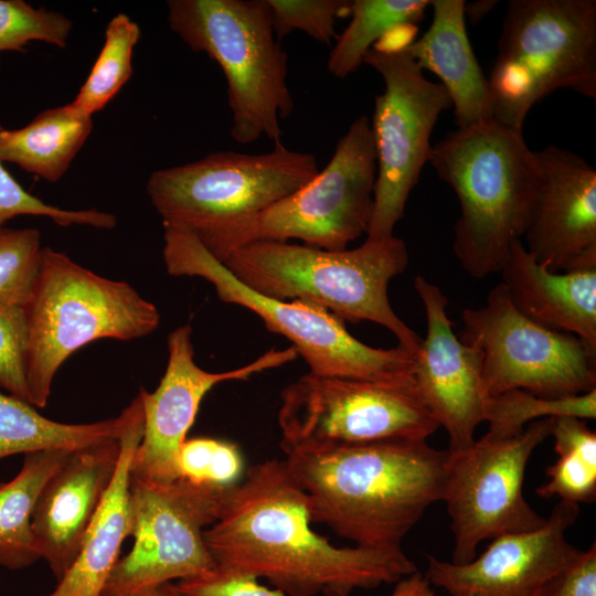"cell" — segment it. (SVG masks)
<instances>
[{
	"instance_id": "1",
	"label": "cell",
	"mask_w": 596,
	"mask_h": 596,
	"mask_svg": "<svg viewBox=\"0 0 596 596\" xmlns=\"http://www.w3.org/2000/svg\"><path fill=\"white\" fill-rule=\"evenodd\" d=\"M311 523L305 491L273 459L224 491L204 540L217 570L265 578L287 596H351L418 571L402 549L339 547Z\"/></svg>"
},
{
	"instance_id": "2",
	"label": "cell",
	"mask_w": 596,
	"mask_h": 596,
	"mask_svg": "<svg viewBox=\"0 0 596 596\" xmlns=\"http://www.w3.org/2000/svg\"><path fill=\"white\" fill-rule=\"evenodd\" d=\"M447 454L426 440L386 439L292 450L285 460L312 523L355 546L394 550L443 499Z\"/></svg>"
},
{
	"instance_id": "3",
	"label": "cell",
	"mask_w": 596,
	"mask_h": 596,
	"mask_svg": "<svg viewBox=\"0 0 596 596\" xmlns=\"http://www.w3.org/2000/svg\"><path fill=\"white\" fill-rule=\"evenodd\" d=\"M428 162L460 205L453 249L461 267L477 279L500 273L524 235L540 177L522 130L494 119L457 128L433 146Z\"/></svg>"
},
{
	"instance_id": "4",
	"label": "cell",
	"mask_w": 596,
	"mask_h": 596,
	"mask_svg": "<svg viewBox=\"0 0 596 596\" xmlns=\"http://www.w3.org/2000/svg\"><path fill=\"white\" fill-rule=\"evenodd\" d=\"M221 263L258 294L309 302L343 321H372L390 330L407 352L419 349L422 339L389 300L390 281L408 264L406 243L395 235L342 251L257 241L234 248Z\"/></svg>"
},
{
	"instance_id": "5",
	"label": "cell",
	"mask_w": 596,
	"mask_h": 596,
	"mask_svg": "<svg viewBox=\"0 0 596 596\" xmlns=\"http://www.w3.org/2000/svg\"><path fill=\"white\" fill-rule=\"evenodd\" d=\"M168 23L194 52L214 60L226 79L231 136L238 143L281 141L280 120L295 108L287 54L267 0H169Z\"/></svg>"
},
{
	"instance_id": "6",
	"label": "cell",
	"mask_w": 596,
	"mask_h": 596,
	"mask_svg": "<svg viewBox=\"0 0 596 596\" xmlns=\"http://www.w3.org/2000/svg\"><path fill=\"white\" fill-rule=\"evenodd\" d=\"M24 308L30 403L41 408L47 404L56 372L74 352L104 338H142L160 323L157 307L131 285L99 276L51 247H43Z\"/></svg>"
},
{
	"instance_id": "7",
	"label": "cell",
	"mask_w": 596,
	"mask_h": 596,
	"mask_svg": "<svg viewBox=\"0 0 596 596\" xmlns=\"http://www.w3.org/2000/svg\"><path fill=\"white\" fill-rule=\"evenodd\" d=\"M488 83L493 119L518 130L556 89L595 98L596 1H508Z\"/></svg>"
},
{
	"instance_id": "8",
	"label": "cell",
	"mask_w": 596,
	"mask_h": 596,
	"mask_svg": "<svg viewBox=\"0 0 596 596\" xmlns=\"http://www.w3.org/2000/svg\"><path fill=\"white\" fill-rule=\"evenodd\" d=\"M162 256L168 274L204 278L222 301L248 309L269 331L288 339L310 373L415 384V354L398 345L370 347L355 339L343 320L318 306L256 292L240 281L190 231L163 225Z\"/></svg>"
},
{
	"instance_id": "9",
	"label": "cell",
	"mask_w": 596,
	"mask_h": 596,
	"mask_svg": "<svg viewBox=\"0 0 596 596\" xmlns=\"http://www.w3.org/2000/svg\"><path fill=\"white\" fill-rule=\"evenodd\" d=\"M319 172L317 158L281 141L265 153L231 150L153 171L146 184L163 225L205 243L299 190Z\"/></svg>"
},
{
	"instance_id": "10",
	"label": "cell",
	"mask_w": 596,
	"mask_h": 596,
	"mask_svg": "<svg viewBox=\"0 0 596 596\" xmlns=\"http://www.w3.org/2000/svg\"><path fill=\"white\" fill-rule=\"evenodd\" d=\"M375 180L371 120L361 115L312 180L202 245L220 262L234 248L257 241L298 240L321 249H345L369 230Z\"/></svg>"
},
{
	"instance_id": "11",
	"label": "cell",
	"mask_w": 596,
	"mask_h": 596,
	"mask_svg": "<svg viewBox=\"0 0 596 596\" xmlns=\"http://www.w3.org/2000/svg\"><path fill=\"white\" fill-rule=\"evenodd\" d=\"M284 453L386 439L426 440L438 428L415 384L308 372L280 394Z\"/></svg>"
},
{
	"instance_id": "12",
	"label": "cell",
	"mask_w": 596,
	"mask_h": 596,
	"mask_svg": "<svg viewBox=\"0 0 596 596\" xmlns=\"http://www.w3.org/2000/svg\"><path fill=\"white\" fill-rule=\"evenodd\" d=\"M462 322L458 338L481 353L487 396L523 390L560 398L596 389V350L574 334L525 317L501 283L483 306L462 311Z\"/></svg>"
},
{
	"instance_id": "13",
	"label": "cell",
	"mask_w": 596,
	"mask_h": 596,
	"mask_svg": "<svg viewBox=\"0 0 596 596\" xmlns=\"http://www.w3.org/2000/svg\"><path fill=\"white\" fill-rule=\"evenodd\" d=\"M552 417L534 421L511 436L485 434L445 461L443 501L455 538L451 562L465 564L485 540L541 528L540 515L523 496L526 465L551 434Z\"/></svg>"
},
{
	"instance_id": "14",
	"label": "cell",
	"mask_w": 596,
	"mask_h": 596,
	"mask_svg": "<svg viewBox=\"0 0 596 596\" xmlns=\"http://www.w3.org/2000/svg\"><path fill=\"white\" fill-rule=\"evenodd\" d=\"M363 63L384 81L375 97L371 121L376 180L374 209L366 240L393 236L404 216L411 191L429 161L430 135L439 115L453 106L447 89L426 78L406 49L381 51L371 47Z\"/></svg>"
},
{
	"instance_id": "15",
	"label": "cell",
	"mask_w": 596,
	"mask_h": 596,
	"mask_svg": "<svg viewBox=\"0 0 596 596\" xmlns=\"http://www.w3.org/2000/svg\"><path fill=\"white\" fill-rule=\"evenodd\" d=\"M131 551L110 571L102 595L206 576L216 570L204 531L217 519L225 490L180 478L168 485L130 476Z\"/></svg>"
},
{
	"instance_id": "16",
	"label": "cell",
	"mask_w": 596,
	"mask_h": 596,
	"mask_svg": "<svg viewBox=\"0 0 596 596\" xmlns=\"http://www.w3.org/2000/svg\"><path fill=\"white\" fill-rule=\"evenodd\" d=\"M292 345L270 349L251 363L224 372H209L194 361L192 328L183 324L168 336V362L153 392H139L143 411L142 437L135 450L130 476L148 483L180 479L179 451L194 423L204 395L225 381L247 380L297 358Z\"/></svg>"
},
{
	"instance_id": "17",
	"label": "cell",
	"mask_w": 596,
	"mask_h": 596,
	"mask_svg": "<svg viewBox=\"0 0 596 596\" xmlns=\"http://www.w3.org/2000/svg\"><path fill=\"white\" fill-rule=\"evenodd\" d=\"M578 513V504L560 501L541 528L501 534L468 563L427 555L424 574L449 596H538L581 553L565 536Z\"/></svg>"
},
{
	"instance_id": "18",
	"label": "cell",
	"mask_w": 596,
	"mask_h": 596,
	"mask_svg": "<svg viewBox=\"0 0 596 596\" xmlns=\"http://www.w3.org/2000/svg\"><path fill=\"white\" fill-rule=\"evenodd\" d=\"M414 288L427 322L426 337L415 354V389L438 426L446 430L448 450L465 449L476 440L475 432L485 422L482 356L454 332L441 289L421 275L415 277Z\"/></svg>"
},
{
	"instance_id": "19",
	"label": "cell",
	"mask_w": 596,
	"mask_h": 596,
	"mask_svg": "<svg viewBox=\"0 0 596 596\" xmlns=\"http://www.w3.org/2000/svg\"><path fill=\"white\" fill-rule=\"evenodd\" d=\"M539 182L523 237L555 273L596 269V170L557 146L535 151Z\"/></svg>"
},
{
	"instance_id": "20",
	"label": "cell",
	"mask_w": 596,
	"mask_h": 596,
	"mask_svg": "<svg viewBox=\"0 0 596 596\" xmlns=\"http://www.w3.org/2000/svg\"><path fill=\"white\" fill-rule=\"evenodd\" d=\"M119 436L71 450L44 483L31 519L35 545L58 582L75 562L113 480Z\"/></svg>"
},
{
	"instance_id": "21",
	"label": "cell",
	"mask_w": 596,
	"mask_h": 596,
	"mask_svg": "<svg viewBox=\"0 0 596 596\" xmlns=\"http://www.w3.org/2000/svg\"><path fill=\"white\" fill-rule=\"evenodd\" d=\"M120 454L113 480L85 533L79 553L44 596H102L108 575L117 561L124 540L132 534L130 504V465L143 429L140 395L120 413Z\"/></svg>"
},
{
	"instance_id": "22",
	"label": "cell",
	"mask_w": 596,
	"mask_h": 596,
	"mask_svg": "<svg viewBox=\"0 0 596 596\" xmlns=\"http://www.w3.org/2000/svg\"><path fill=\"white\" fill-rule=\"evenodd\" d=\"M500 274L517 310L596 350V269L551 272L517 240Z\"/></svg>"
},
{
	"instance_id": "23",
	"label": "cell",
	"mask_w": 596,
	"mask_h": 596,
	"mask_svg": "<svg viewBox=\"0 0 596 596\" xmlns=\"http://www.w3.org/2000/svg\"><path fill=\"white\" fill-rule=\"evenodd\" d=\"M464 0H433V21L406 51L424 71L436 74L455 108L458 128L493 119L488 78L473 54L464 13Z\"/></svg>"
},
{
	"instance_id": "24",
	"label": "cell",
	"mask_w": 596,
	"mask_h": 596,
	"mask_svg": "<svg viewBox=\"0 0 596 596\" xmlns=\"http://www.w3.org/2000/svg\"><path fill=\"white\" fill-rule=\"evenodd\" d=\"M92 130L93 117L77 111L70 103L39 113L18 129L0 124V160L47 182H57Z\"/></svg>"
},
{
	"instance_id": "25",
	"label": "cell",
	"mask_w": 596,
	"mask_h": 596,
	"mask_svg": "<svg viewBox=\"0 0 596 596\" xmlns=\"http://www.w3.org/2000/svg\"><path fill=\"white\" fill-rule=\"evenodd\" d=\"M70 451L25 454L18 475L0 482V566L22 570L41 558L31 526L32 513L44 483Z\"/></svg>"
},
{
	"instance_id": "26",
	"label": "cell",
	"mask_w": 596,
	"mask_h": 596,
	"mask_svg": "<svg viewBox=\"0 0 596 596\" xmlns=\"http://www.w3.org/2000/svg\"><path fill=\"white\" fill-rule=\"evenodd\" d=\"M121 414L88 424H64L42 416L33 405L0 391V459L47 449L75 450L117 438Z\"/></svg>"
},
{
	"instance_id": "27",
	"label": "cell",
	"mask_w": 596,
	"mask_h": 596,
	"mask_svg": "<svg viewBox=\"0 0 596 596\" xmlns=\"http://www.w3.org/2000/svg\"><path fill=\"white\" fill-rule=\"evenodd\" d=\"M550 436L557 460L546 468L549 481L536 488L538 496L568 503L596 500V433L585 419L575 416L552 417Z\"/></svg>"
},
{
	"instance_id": "28",
	"label": "cell",
	"mask_w": 596,
	"mask_h": 596,
	"mask_svg": "<svg viewBox=\"0 0 596 596\" xmlns=\"http://www.w3.org/2000/svg\"><path fill=\"white\" fill-rule=\"evenodd\" d=\"M428 0H353L351 21L340 35L328 57V71L345 78L363 63L365 53L389 31L403 24H417Z\"/></svg>"
},
{
	"instance_id": "29",
	"label": "cell",
	"mask_w": 596,
	"mask_h": 596,
	"mask_svg": "<svg viewBox=\"0 0 596 596\" xmlns=\"http://www.w3.org/2000/svg\"><path fill=\"white\" fill-rule=\"evenodd\" d=\"M140 39V28L127 14H116L107 24L104 44L91 72L70 103L77 111L93 117L130 79L132 54Z\"/></svg>"
},
{
	"instance_id": "30",
	"label": "cell",
	"mask_w": 596,
	"mask_h": 596,
	"mask_svg": "<svg viewBox=\"0 0 596 596\" xmlns=\"http://www.w3.org/2000/svg\"><path fill=\"white\" fill-rule=\"evenodd\" d=\"M596 417V389L579 395L549 398L523 390H510L487 396L483 417L489 423L487 434L511 436L539 419L556 416Z\"/></svg>"
},
{
	"instance_id": "31",
	"label": "cell",
	"mask_w": 596,
	"mask_h": 596,
	"mask_svg": "<svg viewBox=\"0 0 596 596\" xmlns=\"http://www.w3.org/2000/svg\"><path fill=\"white\" fill-rule=\"evenodd\" d=\"M42 251L38 230L0 226V302L25 307L40 272Z\"/></svg>"
},
{
	"instance_id": "32",
	"label": "cell",
	"mask_w": 596,
	"mask_h": 596,
	"mask_svg": "<svg viewBox=\"0 0 596 596\" xmlns=\"http://www.w3.org/2000/svg\"><path fill=\"white\" fill-rule=\"evenodd\" d=\"M72 28V20L60 12L23 0H0V54L22 52L35 41L65 49Z\"/></svg>"
},
{
	"instance_id": "33",
	"label": "cell",
	"mask_w": 596,
	"mask_h": 596,
	"mask_svg": "<svg viewBox=\"0 0 596 596\" xmlns=\"http://www.w3.org/2000/svg\"><path fill=\"white\" fill-rule=\"evenodd\" d=\"M21 215L44 216L63 227L77 224L110 230L117 224L114 214L97 209L65 210L45 203L26 191L0 160V226Z\"/></svg>"
},
{
	"instance_id": "34",
	"label": "cell",
	"mask_w": 596,
	"mask_h": 596,
	"mask_svg": "<svg viewBox=\"0 0 596 596\" xmlns=\"http://www.w3.org/2000/svg\"><path fill=\"white\" fill-rule=\"evenodd\" d=\"M277 39L294 30L302 31L315 41L331 45L339 18L350 15L348 0H267Z\"/></svg>"
},
{
	"instance_id": "35",
	"label": "cell",
	"mask_w": 596,
	"mask_h": 596,
	"mask_svg": "<svg viewBox=\"0 0 596 596\" xmlns=\"http://www.w3.org/2000/svg\"><path fill=\"white\" fill-rule=\"evenodd\" d=\"M28 353L25 308L0 302V390L30 403Z\"/></svg>"
},
{
	"instance_id": "36",
	"label": "cell",
	"mask_w": 596,
	"mask_h": 596,
	"mask_svg": "<svg viewBox=\"0 0 596 596\" xmlns=\"http://www.w3.org/2000/svg\"><path fill=\"white\" fill-rule=\"evenodd\" d=\"M177 584L189 596H287L279 589L262 585L256 577L217 568L206 576Z\"/></svg>"
},
{
	"instance_id": "37",
	"label": "cell",
	"mask_w": 596,
	"mask_h": 596,
	"mask_svg": "<svg viewBox=\"0 0 596 596\" xmlns=\"http://www.w3.org/2000/svg\"><path fill=\"white\" fill-rule=\"evenodd\" d=\"M538 596H596V544L554 574Z\"/></svg>"
},
{
	"instance_id": "38",
	"label": "cell",
	"mask_w": 596,
	"mask_h": 596,
	"mask_svg": "<svg viewBox=\"0 0 596 596\" xmlns=\"http://www.w3.org/2000/svg\"><path fill=\"white\" fill-rule=\"evenodd\" d=\"M387 596H436L430 583L419 571L407 575L394 584Z\"/></svg>"
},
{
	"instance_id": "39",
	"label": "cell",
	"mask_w": 596,
	"mask_h": 596,
	"mask_svg": "<svg viewBox=\"0 0 596 596\" xmlns=\"http://www.w3.org/2000/svg\"><path fill=\"white\" fill-rule=\"evenodd\" d=\"M102 596H189L185 594L175 583L164 582L160 584H153L137 588L131 592L116 594V595H102Z\"/></svg>"
},
{
	"instance_id": "40",
	"label": "cell",
	"mask_w": 596,
	"mask_h": 596,
	"mask_svg": "<svg viewBox=\"0 0 596 596\" xmlns=\"http://www.w3.org/2000/svg\"><path fill=\"white\" fill-rule=\"evenodd\" d=\"M498 3L497 0H481L476 2H465L464 13L465 18L469 19L471 24L480 22Z\"/></svg>"
}]
</instances>
